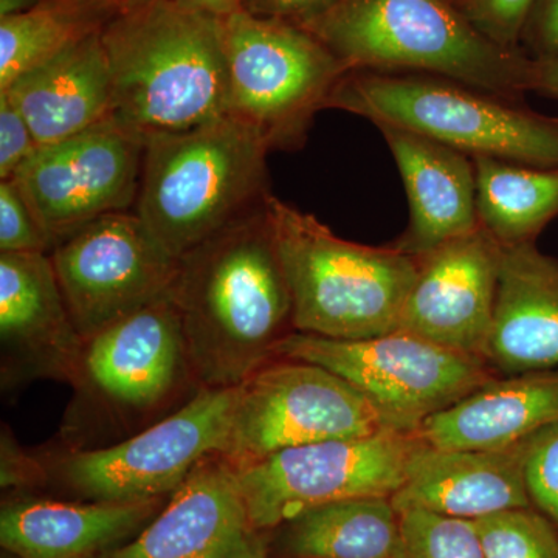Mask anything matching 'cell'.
Segmentation results:
<instances>
[{
	"label": "cell",
	"instance_id": "cell-1",
	"mask_svg": "<svg viewBox=\"0 0 558 558\" xmlns=\"http://www.w3.org/2000/svg\"><path fill=\"white\" fill-rule=\"evenodd\" d=\"M171 296L202 388L240 387L275 357L295 329L269 205L182 256Z\"/></svg>",
	"mask_w": 558,
	"mask_h": 558
},
{
	"label": "cell",
	"instance_id": "cell-2",
	"mask_svg": "<svg viewBox=\"0 0 558 558\" xmlns=\"http://www.w3.org/2000/svg\"><path fill=\"white\" fill-rule=\"evenodd\" d=\"M110 120L143 143L229 113L222 17L171 5L126 7L101 32Z\"/></svg>",
	"mask_w": 558,
	"mask_h": 558
},
{
	"label": "cell",
	"instance_id": "cell-3",
	"mask_svg": "<svg viewBox=\"0 0 558 558\" xmlns=\"http://www.w3.org/2000/svg\"><path fill=\"white\" fill-rule=\"evenodd\" d=\"M269 154L255 131L229 116L149 140L135 215L180 259L267 208Z\"/></svg>",
	"mask_w": 558,
	"mask_h": 558
},
{
	"label": "cell",
	"instance_id": "cell-4",
	"mask_svg": "<svg viewBox=\"0 0 558 558\" xmlns=\"http://www.w3.org/2000/svg\"><path fill=\"white\" fill-rule=\"evenodd\" d=\"M307 31L349 70L429 73L519 100L534 90V60L486 38L453 0H340Z\"/></svg>",
	"mask_w": 558,
	"mask_h": 558
},
{
	"label": "cell",
	"instance_id": "cell-5",
	"mask_svg": "<svg viewBox=\"0 0 558 558\" xmlns=\"http://www.w3.org/2000/svg\"><path fill=\"white\" fill-rule=\"evenodd\" d=\"M326 109L416 132L470 157L558 167V119L447 76L351 69Z\"/></svg>",
	"mask_w": 558,
	"mask_h": 558
},
{
	"label": "cell",
	"instance_id": "cell-6",
	"mask_svg": "<svg viewBox=\"0 0 558 558\" xmlns=\"http://www.w3.org/2000/svg\"><path fill=\"white\" fill-rule=\"evenodd\" d=\"M269 215L296 332L360 340L399 330L417 256L341 240L314 216L275 196Z\"/></svg>",
	"mask_w": 558,
	"mask_h": 558
},
{
	"label": "cell",
	"instance_id": "cell-7",
	"mask_svg": "<svg viewBox=\"0 0 558 558\" xmlns=\"http://www.w3.org/2000/svg\"><path fill=\"white\" fill-rule=\"evenodd\" d=\"M231 119L271 150H299L348 72L310 31L244 11L222 17Z\"/></svg>",
	"mask_w": 558,
	"mask_h": 558
},
{
	"label": "cell",
	"instance_id": "cell-8",
	"mask_svg": "<svg viewBox=\"0 0 558 558\" xmlns=\"http://www.w3.org/2000/svg\"><path fill=\"white\" fill-rule=\"evenodd\" d=\"M275 357L332 371L357 388L400 432L417 433L428 417L450 409L494 379L483 360L395 330L360 340L290 332Z\"/></svg>",
	"mask_w": 558,
	"mask_h": 558
},
{
	"label": "cell",
	"instance_id": "cell-9",
	"mask_svg": "<svg viewBox=\"0 0 558 558\" xmlns=\"http://www.w3.org/2000/svg\"><path fill=\"white\" fill-rule=\"evenodd\" d=\"M391 429L400 432L332 371L284 359L266 363L238 387L222 458L238 469L293 447Z\"/></svg>",
	"mask_w": 558,
	"mask_h": 558
},
{
	"label": "cell",
	"instance_id": "cell-10",
	"mask_svg": "<svg viewBox=\"0 0 558 558\" xmlns=\"http://www.w3.org/2000/svg\"><path fill=\"white\" fill-rule=\"evenodd\" d=\"M418 433L384 432L293 447L236 470L252 531L355 498H391L402 486Z\"/></svg>",
	"mask_w": 558,
	"mask_h": 558
},
{
	"label": "cell",
	"instance_id": "cell-11",
	"mask_svg": "<svg viewBox=\"0 0 558 558\" xmlns=\"http://www.w3.org/2000/svg\"><path fill=\"white\" fill-rule=\"evenodd\" d=\"M238 387L201 388L171 416L137 436L61 462L65 483L94 501H156L174 492L202 461L222 457Z\"/></svg>",
	"mask_w": 558,
	"mask_h": 558
},
{
	"label": "cell",
	"instance_id": "cell-12",
	"mask_svg": "<svg viewBox=\"0 0 558 558\" xmlns=\"http://www.w3.org/2000/svg\"><path fill=\"white\" fill-rule=\"evenodd\" d=\"M50 258L84 341L170 296L180 263L135 211L94 220L51 250Z\"/></svg>",
	"mask_w": 558,
	"mask_h": 558
},
{
	"label": "cell",
	"instance_id": "cell-13",
	"mask_svg": "<svg viewBox=\"0 0 558 558\" xmlns=\"http://www.w3.org/2000/svg\"><path fill=\"white\" fill-rule=\"evenodd\" d=\"M145 143L108 119L39 146L14 179L51 250L94 220L134 211Z\"/></svg>",
	"mask_w": 558,
	"mask_h": 558
},
{
	"label": "cell",
	"instance_id": "cell-14",
	"mask_svg": "<svg viewBox=\"0 0 558 558\" xmlns=\"http://www.w3.org/2000/svg\"><path fill=\"white\" fill-rule=\"evenodd\" d=\"M417 258L399 330L484 362L497 304L501 244L480 227Z\"/></svg>",
	"mask_w": 558,
	"mask_h": 558
},
{
	"label": "cell",
	"instance_id": "cell-15",
	"mask_svg": "<svg viewBox=\"0 0 558 558\" xmlns=\"http://www.w3.org/2000/svg\"><path fill=\"white\" fill-rule=\"evenodd\" d=\"M193 376L172 296L156 301L84 341L76 387L113 409L145 411Z\"/></svg>",
	"mask_w": 558,
	"mask_h": 558
},
{
	"label": "cell",
	"instance_id": "cell-16",
	"mask_svg": "<svg viewBox=\"0 0 558 558\" xmlns=\"http://www.w3.org/2000/svg\"><path fill=\"white\" fill-rule=\"evenodd\" d=\"M0 341L7 380L78 381L84 340L50 253H0Z\"/></svg>",
	"mask_w": 558,
	"mask_h": 558
},
{
	"label": "cell",
	"instance_id": "cell-17",
	"mask_svg": "<svg viewBox=\"0 0 558 558\" xmlns=\"http://www.w3.org/2000/svg\"><path fill=\"white\" fill-rule=\"evenodd\" d=\"M389 499L399 513L425 510L473 521L532 508L523 444L506 450L440 449L422 439L405 481Z\"/></svg>",
	"mask_w": 558,
	"mask_h": 558
},
{
	"label": "cell",
	"instance_id": "cell-18",
	"mask_svg": "<svg viewBox=\"0 0 558 558\" xmlns=\"http://www.w3.org/2000/svg\"><path fill=\"white\" fill-rule=\"evenodd\" d=\"M410 205V222L395 247L427 255L480 229L475 161L469 154L400 128L380 124Z\"/></svg>",
	"mask_w": 558,
	"mask_h": 558
},
{
	"label": "cell",
	"instance_id": "cell-19",
	"mask_svg": "<svg viewBox=\"0 0 558 558\" xmlns=\"http://www.w3.org/2000/svg\"><path fill=\"white\" fill-rule=\"evenodd\" d=\"M252 532L236 470L222 457L202 461L167 509L109 558H231Z\"/></svg>",
	"mask_w": 558,
	"mask_h": 558
},
{
	"label": "cell",
	"instance_id": "cell-20",
	"mask_svg": "<svg viewBox=\"0 0 558 558\" xmlns=\"http://www.w3.org/2000/svg\"><path fill=\"white\" fill-rule=\"evenodd\" d=\"M484 362L505 376L558 369V259L534 242L501 245Z\"/></svg>",
	"mask_w": 558,
	"mask_h": 558
},
{
	"label": "cell",
	"instance_id": "cell-21",
	"mask_svg": "<svg viewBox=\"0 0 558 558\" xmlns=\"http://www.w3.org/2000/svg\"><path fill=\"white\" fill-rule=\"evenodd\" d=\"M557 422L558 369H550L494 377L417 433L440 449L506 450Z\"/></svg>",
	"mask_w": 558,
	"mask_h": 558
},
{
	"label": "cell",
	"instance_id": "cell-22",
	"mask_svg": "<svg viewBox=\"0 0 558 558\" xmlns=\"http://www.w3.org/2000/svg\"><path fill=\"white\" fill-rule=\"evenodd\" d=\"M0 92L21 110L39 146L110 119L112 76L101 33L27 70Z\"/></svg>",
	"mask_w": 558,
	"mask_h": 558
},
{
	"label": "cell",
	"instance_id": "cell-23",
	"mask_svg": "<svg viewBox=\"0 0 558 558\" xmlns=\"http://www.w3.org/2000/svg\"><path fill=\"white\" fill-rule=\"evenodd\" d=\"M154 502H13L0 515V543L17 558H90L135 531Z\"/></svg>",
	"mask_w": 558,
	"mask_h": 558
},
{
	"label": "cell",
	"instance_id": "cell-24",
	"mask_svg": "<svg viewBox=\"0 0 558 558\" xmlns=\"http://www.w3.org/2000/svg\"><path fill=\"white\" fill-rule=\"evenodd\" d=\"M480 227L498 244L534 242L558 216V167L473 157Z\"/></svg>",
	"mask_w": 558,
	"mask_h": 558
},
{
	"label": "cell",
	"instance_id": "cell-25",
	"mask_svg": "<svg viewBox=\"0 0 558 558\" xmlns=\"http://www.w3.org/2000/svg\"><path fill=\"white\" fill-rule=\"evenodd\" d=\"M400 513L389 498H355L307 510L290 521L288 546L299 558H396Z\"/></svg>",
	"mask_w": 558,
	"mask_h": 558
},
{
	"label": "cell",
	"instance_id": "cell-26",
	"mask_svg": "<svg viewBox=\"0 0 558 558\" xmlns=\"http://www.w3.org/2000/svg\"><path fill=\"white\" fill-rule=\"evenodd\" d=\"M124 9L121 0H40L0 17V90L73 44L101 33Z\"/></svg>",
	"mask_w": 558,
	"mask_h": 558
},
{
	"label": "cell",
	"instance_id": "cell-27",
	"mask_svg": "<svg viewBox=\"0 0 558 558\" xmlns=\"http://www.w3.org/2000/svg\"><path fill=\"white\" fill-rule=\"evenodd\" d=\"M396 558H487L475 521L425 510L400 513Z\"/></svg>",
	"mask_w": 558,
	"mask_h": 558
},
{
	"label": "cell",
	"instance_id": "cell-28",
	"mask_svg": "<svg viewBox=\"0 0 558 558\" xmlns=\"http://www.w3.org/2000/svg\"><path fill=\"white\" fill-rule=\"evenodd\" d=\"M487 558H558V527L532 508L475 520Z\"/></svg>",
	"mask_w": 558,
	"mask_h": 558
},
{
	"label": "cell",
	"instance_id": "cell-29",
	"mask_svg": "<svg viewBox=\"0 0 558 558\" xmlns=\"http://www.w3.org/2000/svg\"><path fill=\"white\" fill-rule=\"evenodd\" d=\"M524 478L532 506L558 527V422L523 440Z\"/></svg>",
	"mask_w": 558,
	"mask_h": 558
},
{
	"label": "cell",
	"instance_id": "cell-30",
	"mask_svg": "<svg viewBox=\"0 0 558 558\" xmlns=\"http://www.w3.org/2000/svg\"><path fill=\"white\" fill-rule=\"evenodd\" d=\"M0 253H51V244L16 180H0Z\"/></svg>",
	"mask_w": 558,
	"mask_h": 558
},
{
	"label": "cell",
	"instance_id": "cell-31",
	"mask_svg": "<svg viewBox=\"0 0 558 558\" xmlns=\"http://www.w3.org/2000/svg\"><path fill=\"white\" fill-rule=\"evenodd\" d=\"M486 38L509 50H521L524 27L535 0H453Z\"/></svg>",
	"mask_w": 558,
	"mask_h": 558
},
{
	"label": "cell",
	"instance_id": "cell-32",
	"mask_svg": "<svg viewBox=\"0 0 558 558\" xmlns=\"http://www.w3.org/2000/svg\"><path fill=\"white\" fill-rule=\"evenodd\" d=\"M38 148L31 124L9 95L0 92V180L14 178Z\"/></svg>",
	"mask_w": 558,
	"mask_h": 558
},
{
	"label": "cell",
	"instance_id": "cell-33",
	"mask_svg": "<svg viewBox=\"0 0 558 558\" xmlns=\"http://www.w3.org/2000/svg\"><path fill=\"white\" fill-rule=\"evenodd\" d=\"M339 2L340 0H238V7L250 16L286 22L307 31L336 9Z\"/></svg>",
	"mask_w": 558,
	"mask_h": 558
},
{
	"label": "cell",
	"instance_id": "cell-34",
	"mask_svg": "<svg viewBox=\"0 0 558 558\" xmlns=\"http://www.w3.org/2000/svg\"><path fill=\"white\" fill-rule=\"evenodd\" d=\"M532 60H543L558 54V0H535L524 27L521 50Z\"/></svg>",
	"mask_w": 558,
	"mask_h": 558
},
{
	"label": "cell",
	"instance_id": "cell-35",
	"mask_svg": "<svg viewBox=\"0 0 558 558\" xmlns=\"http://www.w3.org/2000/svg\"><path fill=\"white\" fill-rule=\"evenodd\" d=\"M43 472L36 468L31 459L24 457L20 450L14 449L9 440L2 444V486H20L28 478H36Z\"/></svg>",
	"mask_w": 558,
	"mask_h": 558
},
{
	"label": "cell",
	"instance_id": "cell-36",
	"mask_svg": "<svg viewBox=\"0 0 558 558\" xmlns=\"http://www.w3.org/2000/svg\"><path fill=\"white\" fill-rule=\"evenodd\" d=\"M124 9L135 5H171L226 17L240 10L238 0H121Z\"/></svg>",
	"mask_w": 558,
	"mask_h": 558
},
{
	"label": "cell",
	"instance_id": "cell-37",
	"mask_svg": "<svg viewBox=\"0 0 558 558\" xmlns=\"http://www.w3.org/2000/svg\"><path fill=\"white\" fill-rule=\"evenodd\" d=\"M534 62V90L558 98V54Z\"/></svg>",
	"mask_w": 558,
	"mask_h": 558
},
{
	"label": "cell",
	"instance_id": "cell-38",
	"mask_svg": "<svg viewBox=\"0 0 558 558\" xmlns=\"http://www.w3.org/2000/svg\"><path fill=\"white\" fill-rule=\"evenodd\" d=\"M252 531L242 539L238 549L234 550L233 557L231 558H266V548H264L263 542L255 537Z\"/></svg>",
	"mask_w": 558,
	"mask_h": 558
},
{
	"label": "cell",
	"instance_id": "cell-39",
	"mask_svg": "<svg viewBox=\"0 0 558 558\" xmlns=\"http://www.w3.org/2000/svg\"><path fill=\"white\" fill-rule=\"evenodd\" d=\"M40 0H0V17L14 16L38 5Z\"/></svg>",
	"mask_w": 558,
	"mask_h": 558
},
{
	"label": "cell",
	"instance_id": "cell-40",
	"mask_svg": "<svg viewBox=\"0 0 558 558\" xmlns=\"http://www.w3.org/2000/svg\"><path fill=\"white\" fill-rule=\"evenodd\" d=\"M17 558V557H16Z\"/></svg>",
	"mask_w": 558,
	"mask_h": 558
}]
</instances>
